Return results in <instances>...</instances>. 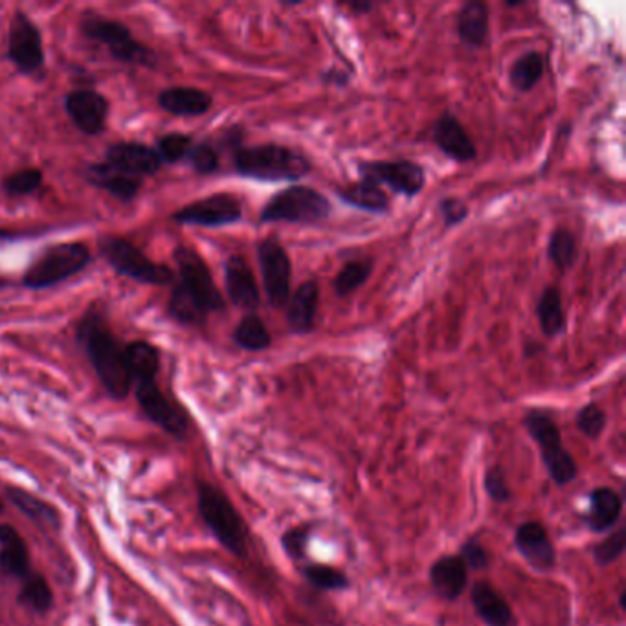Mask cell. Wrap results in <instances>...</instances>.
<instances>
[{"instance_id":"6da1fadb","label":"cell","mask_w":626,"mask_h":626,"mask_svg":"<svg viewBox=\"0 0 626 626\" xmlns=\"http://www.w3.org/2000/svg\"><path fill=\"white\" fill-rule=\"evenodd\" d=\"M175 263L179 278H175L169 298L168 311L184 325H202L208 314L224 311L223 294L213 281L212 270L201 254L191 246L175 248Z\"/></svg>"},{"instance_id":"7a4b0ae2","label":"cell","mask_w":626,"mask_h":626,"mask_svg":"<svg viewBox=\"0 0 626 626\" xmlns=\"http://www.w3.org/2000/svg\"><path fill=\"white\" fill-rule=\"evenodd\" d=\"M78 342L85 349L103 388L114 399H125L131 392V377L125 360V346L114 335L103 314L89 309L79 320Z\"/></svg>"},{"instance_id":"3957f363","label":"cell","mask_w":626,"mask_h":626,"mask_svg":"<svg viewBox=\"0 0 626 626\" xmlns=\"http://www.w3.org/2000/svg\"><path fill=\"white\" fill-rule=\"evenodd\" d=\"M235 173L259 182H298L313 171V162L302 151L281 144L232 146Z\"/></svg>"},{"instance_id":"277c9868","label":"cell","mask_w":626,"mask_h":626,"mask_svg":"<svg viewBox=\"0 0 626 626\" xmlns=\"http://www.w3.org/2000/svg\"><path fill=\"white\" fill-rule=\"evenodd\" d=\"M333 212L331 201L313 186L292 184L270 197L259 213L263 224L287 223L318 226L325 223Z\"/></svg>"},{"instance_id":"5b68a950","label":"cell","mask_w":626,"mask_h":626,"mask_svg":"<svg viewBox=\"0 0 626 626\" xmlns=\"http://www.w3.org/2000/svg\"><path fill=\"white\" fill-rule=\"evenodd\" d=\"M522 423L526 426L527 434L538 445L549 480L559 487L575 481L579 476V467L575 458L564 448L562 434L553 414L548 410L531 408L527 410Z\"/></svg>"},{"instance_id":"8992f818","label":"cell","mask_w":626,"mask_h":626,"mask_svg":"<svg viewBox=\"0 0 626 626\" xmlns=\"http://www.w3.org/2000/svg\"><path fill=\"white\" fill-rule=\"evenodd\" d=\"M197 498L199 513L206 526L210 527L213 537L235 557H245L248 529L243 516L239 515L228 496L212 483L201 481L197 485Z\"/></svg>"},{"instance_id":"52a82bcc","label":"cell","mask_w":626,"mask_h":626,"mask_svg":"<svg viewBox=\"0 0 626 626\" xmlns=\"http://www.w3.org/2000/svg\"><path fill=\"white\" fill-rule=\"evenodd\" d=\"M89 246L83 243H57L48 246L30 263L23 276V287L43 291L56 287L89 267Z\"/></svg>"},{"instance_id":"ba28073f","label":"cell","mask_w":626,"mask_h":626,"mask_svg":"<svg viewBox=\"0 0 626 626\" xmlns=\"http://www.w3.org/2000/svg\"><path fill=\"white\" fill-rule=\"evenodd\" d=\"M81 32L85 37L105 46L109 54L120 63L138 67H155L157 63L155 52L133 37L131 30L120 21L87 12L81 17Z\"/></svg>"},{"instance_id":"9c48e42d","label":"cell","mask_w":626,"mask_h":626,"mask_svg":"<svg viewBox=\"0 0 626 626\" xmlns=\"http://www.w3.org/2000/svg\"><path fill=\"white\" fill-rule=\"evenodd\" d=\"M100 250L112 269L131 280L147 283V285H169V283L173 285L175 283L177 276L168 265H160L157 261L147 258L138 246L123 237H116V235L101 237Z\"/></svg>"},{"instance_id":"30bf717a","label":"cell","mask_w":626,"mask_h":626,"mask_svg":"<svg viewBox=\"0 0 626 626\" xmlns=\"http://www.w3.org/2000/svg\"><path fill=\"white\" fill-rule=\"evenodd\" d=\"M360 179L371 180L377 186H388L395 195L414 199L426 188V171L414 160H369L358 162Z\"/></svg>"},{"instance_id":"8fae6325","label":"cell","mask_w":626,"mask_h":626,"mask_svg":"<svg viewBox=\"0 0 626 626\" xmlns=\"http://www.w3.org/2000/svg\"><path fill=\"white\" fill-rule=\"evenodd\" d=\"M258 261L270 307L285 309L292 294V263L278 237L270 235L259 241Z\"/></svg>"},{"instance_id":"7c38bea8","label":"cell","mask_w":626,"mask_h":626,"mask_svg":"<svg viewBox=\"0 0 626 626\" xmlns=\"http://www.w3.org/2000/svg\"><path fill=\"white\" fill-rule=\"evenodd\" d=\"M8 57L21 74H35L45 67L43 35L24 12H15L8 34Z\"/></svg>"},{"instance_id":"4fadbf2b","label":"cell","mask_w":626,"mask_h":626,"mask_svg":"<svg viewBox=\"0 0 626 626\" xmlns=\"http://www.w3.org/2000/svg\"><path fill=\"white\" fill-rule=\"evenodd\" d=\"M171 219L179 224L219 228L239 223L243 219V206L241 201L230 193H215L180 208L179 212L171 215Z\"/></svg>"},{"instance_id":"5bb4252c","label":"cell","mask_w":626,"mask_h":626,"mask_svg":"<svg viewBox=\"0 0 626 626\" xmlns=\"http://www.w3.org/2000/svg\"><path fill=\"white\" fill-rule=\"evenodd\" d=\"M136 401L144 410L149 421L166 430L175 437H184L190 428V419L177 404L171 403L164 392L158 388L157 379L140 381L133 384Z\"/></svg>"},{"instance_id":"9a60e30c","label":"cell","mask_w":626,"mask_h":626,"mask_svg":"<svg viewBox=\"0 0 626 626\" xmlns=\"http://www.w3.org/2000/svg\"><path fill=\"white\" fill-rule=\"evenodd\" d=\"M65 111L85 135H100L107 125L109 100L94 89H76L65 98Z\"/></svg>"},{"instance_id":"2e32d148","label":"cell","mask_w":626,"mask_h":626,"mask_svg":"<svg viewBox=\"0 0 626 626\" xmlns=\"http://www.w3.org/2000/svg\"><path fill=\"white\" fill-rule=\"evenodd\" d=\"M515 546L529 568L548 573L557 566V549L548 535V529L538 520L520 524L515 533Z\"/></svg>"},{"instance_id":"e0dca14e","label":"cell","mask_w":626,"mask_h":626,"mask_svg":"<svg viewBox=\"0 0 626 626\" xmlns=\"http://www.w3.org/2000/svg\"><path fill=\"white\" fill-rule=\"evenodd\" d=\"M432 142L445 157L469 164L478 158V147L454 112H443L432 127Z\"/></svg>"},{"instance_id":"ac0fdd59","label":"cell","mask_w":626,"mask_h":626,"mask_svg":"<svg viewBox=\"0 0 626 626\" xmlns=\"http://www.w3.org/2000/svg\"><path fill=\"white\" fill-rule=\"evenodd\" d=\"M224 287L228 300L237 309L254 313L261 303L258 281L246 259L234 254L224 263Z\"/></svg>"},{"instance_id":"d6986e66","label":"cell","mask_w":626,"mask_h":626,"mask_svg":"<svg viewBox=\"0 0 626 626\" xmlns=\"http://www.w3.org/2000/svg\"><path fill=\"white\" fill-rule=\"evenodd\" d=\"M105 162L142 180L151 175H157L162 168V160L158 157L155 147H149L140 142L112 144L105 153Z\"/></svg>"},{"instance_id":"ffe728a7","label":"cell","mask_w":626,"mask_h":626,"mask_svg":"<svg viewBox=\"0 0 626 626\" xmlns=\"http://www.w3.org/2000/svg\"><path fill=\"white\" fill-rule=\"evenodd\" d=\"M430 586L439 599L458 601L469 582V570L459 555H445L430 566Z\"/></svg>"},{"instance_id":"44dd1931","label":"cell","mask_w":626,"mask_h":626,"mask_svg":"<svg viewBox=\"0 0 626 626\" xmlns=\"http://www.w3.org/2000/svg\"><path fill=\"white\" fill-rule=\"evenodd\" d=\"M320 285L316 280L303 281L287 303V327L292 335H309L316 329Z\"/></svg>"},{"instance_id":"7402d4cb","label":"cell","mask_w":626,"mask_h":626,"mask_svg":"<svg viewBox=\"0 0 626 626\" xmlns=\"http://www.w3.org/2000/svg\"><path fill=\"white\" fill-rule=\"evenodd\" d=\"M623 496L612 487H595L588 496L584 524L595 535L608 533L623 516Z\"/></svg>"},{"instance_id":"603a6c76","label":"cell","mask_w":626,"mask_h":626,"mask_svg":"<svg viewBox=\"0 0 626 626\" xmlns=\"http://www.w3.org/2000/svg\"><path fill=\"white\" fill-rule=\"evenodd\" d=\"M85 177L92 186L107 191L109 195L123 202L133 201L144 184V180L136 179L122 169L114 168L105 160L87 166Z\"/></svg>"},{"instance_id":"cb8c5ba5","label":"cell","mask_w":626,"mask_h":626,"mask_svg":"<svg viewBox=\"0 0 626 626\" xmlns=\"http://www.w3.org/2000/svg\"><path fill=\"white\" fill-rule=\"evenodd\" d=\"M470 601L474 612L487 626H513L515 614L511 604L489 582H476L470 590Z\"/></svg>"},{"instance_id":"d4e9b609","label":"cell","mask_w":626,"mask_h":626,"mask_svg":"<svg viewBox=\"0 0 626 626\" xmlns=\"http://www.w3.org/2000/svg\"><path fill=\"white\" fill-rule=\"evenodd\" d=\"M158 105L173 116H202L212 109V94L197 87H169L158 94Z\"/></svg>"},{"instance_id":"484cf974","label":"cell","mask_w":626,"mask_h":626,"mask_svg":"<svg viewBox=\"0 0 626 626\" xmlns=\"http://www.w3.org/2000/svg\"><path fill=\"white\" fill-rule=\"evenodd\" d=\"M336 195L347 206L357 208L362 212L388 215L392 210L390 195L371 180L360 179L353 184H347L344 188L336 191Z\"/></svg>"},{"instance_id":"4316f807","label":"cell","mask_w":626,"mask_h":626,"mask_svg":"<svg viewBox=\"0 0 626 626\" xmlns=\"http://www.w3.org/2000/svg\"><path fill=\"white\" fill-rule=\"evenodd\" d=\"M458 37L472 50L485 45L489 37V6L483 0H469L459 8Z\"/></svg>"},{"instance_id":"83f0119b","label":"cell","mask_w":626,"mask_h":626,"mask_svg":"<svg viewBox=\"0 0 626 626\" xmlns=\"http://www.w3.org/2000/svg\"><path fill=\"white\" fill-rule=\"evenodd\" d=\"M0 571L24 581L30 570V553L23 537L12 526H0Z\"/></svg>"},{"instance_id":"f1b7e54d","label":"cell","mask_w":626,"mask_h":626,"mask_svg":"<svg viewBox=\"0 0 626 626\" xmlns=\"http://www.w3.org/2000/svg\"><path fill=\"white\" fill-rule=\"evenodd\" d=\"M125 360L131 377V388L135 382L157 379L160 371V353L157 347L146 340H136L125 346Z\"/></svg>"},{"instance_id":"f546056e","label":"cell","mask_w":626,"mask_h":626,"mask_svg":"<svg viewBox=\"0 0 626 626\" xmlns=\"http://www.w3.org/2000/svg\"><path fill=\"white\" fill-rule=\"evenodd\" d=\"M537 318L542 333L548 338H557L568 327L566 313L562 307V296L559 287L548 285L537 302Z\"/></svg>"},{"instance_id":"4dcf8cb0","label":"cell","mask_w":626,"mask_h":626,"mask_svg":"<svg viewBox=\"0 0 626 626\" xmlns=\"http://www.w3.org/2000/svg\"><path fill=\"white\" fill-rule=\"evenodd\" d=\"M232 340L235 346L245 351H252V353L265 351L272 346V335L265 322L261 320V316L256 313H248L241 318V322L235 325Z\"/></svg>"},{"instance_id":"1f68e13d","label":"cell","mask_w":626,"mask_h":626,"mask_svg":"<svg viewBox=\"0 0 626 626\" xmlns=\"http://www.w3.org/2000/svg\"><path fill=\"white\" fill-rule=\"evenodd\" d=\"M546 61L538 50H529L516 59L509 70V83L516 92H531L544 76Z\"/></svg>"},{"instance_id":"d6a6232c","label":"cell","mask_w":626,"mask_h":626,"mask_svg":"<svg viewBox=\"0 0 626 626\" xmlns=\"http://www.w3.org/2000/svg\"><path fill=\"white\" fill-rule=\"evenodd\" d=\"M300 573L305 581L320 592H344L351 586L346 573L335 566L307 562L300 568Z\"/></svg>"},{"instance_id":"836d02e7","label":"cell","mask_w":626,"mask_h":626,"mask_svg":"<svg viewBox=\"0 0 626 626\" xmlns=\"http://www.w3.org/2000/svg\"><path fill=\"white\" fill-rule=\"evenodd\" d=\"M548 258L560 272H568L579 259V246L568 228H557L549 235Z\"/></svg>"},{"instance_id":"e575fe53","label":"cell","mask_w":626,"mask_h":626,"mask_svg":"<svg viewBox=\"0 0 626 626\" xmlns=\"http://www.w3.org/2000/svg\"><path fill=\"white\" fill-rule=\"evenodd\" d=\"M373 269H375V265L371 259L347 261L333 280V291L336 292V296L346 298L349 294L360 289L369 280V276L373 274Z\"/></svg>"},{"instance_id":"d590c367","label":"cell","mask_w":626,"mask_h":626,"mask_svg":"<svg viewBox=\"0 0 626 626\" xmlns=\"http://www.w3.org/2000/svg\"><path fill=\"white\" fill-rule=\"evenodd\" d=\"M8 496H10L13 504L23 511L24 515L30 516L37 524L56 527V529L59 527V515H57L56 509L45 504L43 500H39L34 494L21 491V489H10Z\"/></svg>"},{"instance_id":"8d00e7d4","label":"cell","mask_w":626,"mask_h":626,"mask_svg":"<svg viewBox=\"0 0 626 626\" xmlns=\"http://www.w3.org/2000/svg\"><path fill=\"white\" fill-rule=\"evenodd\" d=\"M21 599L24 603L28 604L35 612H48L52 601H54V595L52 590L48 586L45 577L39 575V573H30L23 581V588H21Z\"/></svg>"},{"instance_id":"74e56055","label":"cell","mask_w":626,"mask_h":626,"mask_svg":"<svg viewBox=\"0 0 626 626\" xmlns=\"http://www.w3.org/2000/svg\"><path fill=\"white\" fill-rule=\"evenodd\" d=\"M314 524H300V526L291 527L281 535V548L285 551V555L294 562H303L307 559V551H309V542L314 533Z\"/></svg>"},{"instance_id":"f35d334b","label":"cell","mask_w":626,"mask_h":626,"mask_svg":"<svg viewBox=\"0 0 626 626\" xmlns=\"http://www.w3.org/2000/svg\"><path fill=\"white\" fill-rule=\"evenodd\" d=\"M43 186V171L37 168H26L15 171L2 182V188L12 197L32 195Z\"/></svg>"},{"instance_id":"ab89813d","label":"cell","mask_w":626,"mask_h":626,"mask_svg":"<svg viewBox=\"0 0 626 626\" xmlns=\"http://www.w3.org/2000/svg\"><path fill=\"white\" fill-rule=\"evenodd\" d=\"M191 146H193V136L184 135V133H169L158 138L155 151L162 160V164H177L188 157Z\"/></svg>"},{"instance_id":"60d3db41","label":"cell","mask_w":626,"mask_h":626,"mask_svg":"<svg viewBox=\"0 0 626 626\" xmlns=\"http://www.w3.org/2000/svg\"><path fill=\"white\" fill-rule=\"evenodd\" d=\"M608 423L606 412L597 403H588L582 406L581 410L575 415V425L582 436L588 439H599L603 436L604 428Z\"/></svg>"},{"instance_id":"b9f144b4","label":"cell","mask_w":626,"mask_h":626,"mask_svg":"<svg viewBox=\"0 0 626 626\" xmlns=\"http://www.w3.org/2000/svg\"><path fill=\"white\" fill-rule=\"evenodd\" d=\"M626 548V527H619L617 531H614L612 535L603 538L601 542H597L593 546V560L599 564V566H610L614 564L615 560L621 559Z\"/></svg>"},{"instance_id":"7bdbcfd3","label":"cell","mask_w":626,"mask_h":626,"mask_svg":"<svg viewBox=\"0 0 626 626\" xmlns=\"http://www.w3.org/2000/svg\"><path fill=\"white\" fill-rule=\"evenodd\" d=\"M186 158L199 175H212L221 166L219 149L212 142H193Z\"/></svg>"},{"instance_id":"ee69618b","label":"cell","mask_w":626,"mask_h":626,"mask_svg":"<svg viewBox=\"0 0 626 626\" xmlns=\"http://www.w3.org/2000/svg\"><path fill=\"white\" fill-rule=\"evenodd\" d=\"M483 487H485L487 496L496 504H505L511 500V489H509L507 474H505L502 465H491L489 469L485 470Z\"/></svg>"},{"instance_id":"f6af8a7d","label":"cell","mask_w":626,"mask_h":626,"mask_svg":"<svg viewBox=\"0 0 626 626\" xmlns=\"http://www.w3.org/2000/svg\"><path fill=\"white\" fill-rule=\"evenodd\" d=\"M437 212L447 228H454L469 219V204L459 197H443L437 204Z\"/></svg>"},{"instance_id":"bcb514c9","label":"cell","mask_w":626,"mask_h":626,"mask_svg":"<svg viewBox=\"0 0 626 626\" xmlns=\"http://www.w3.org/2000/svg\"><path fill=\"white\" fill-rule=\"evenodd\" d=\"M459 557L465 562L467 570H485L491 564V557L478 537H472L459 549Z\"/></svg>"},{"instance_id":"7dc6e473","label":"cell","mask_w":626,"mask_h":626,"mask_svg":"<svg viewBox=\"0 0 626 626\" xmlns=\"http://www.w3.org/2000/svg\"><path fill=\"white\" fill-rule=\"evenodd\" d=\"M322 81L327 85H335V87H346L349 83V76L344 70H338V68H329L322 74Z\"/></svg>"},{"instance_id":"c3c4849f","label":"cell","mask_w":626,"mask_h":626,"mask_svg":"<svg viewBox=\"0 0 626 626\" xmlns=\"http://www.w3.org/2000/svg\"><path fill=\"white\" fill-rule=\"evenodd\" d=\"M340 6L351 10L355 15H366V13L373 12L375 8V4L369 0H346V2H340Z\"/></svg>"},{"instance_id":"681fc988","label":"cell","mask_w":626,"mask_h":626,"mask_svg":"<svg viewBox=\"0 0 626 626\" xmlns=\"http://www.w3.org/2000/svg\"><path fill=\"white\" fill-rule=\"evenodd\" d=\"M538 349H540V346H538L537 342H531V340H529L526 346H524V357H535L538 353Z\"/></svg>"},{"instance_id":"f907efd6","label":"cell","mask_w":626,"mask_h":626,"mask_svg":"<svg viewBox=\"0 0 626 626\" xmlns=\"http://www.w3.org/2000/svg\"><path fill=\"white\" fill-rule=\"evenodd\" d=\"M626 590H625V586H623V588H621V592H619V608H621V610H623V612H625L626 610Z\"/></svg>"},{"instance_id":"816d5d0a","label":"cell","mask_w":626,"mask_h":626,"mask_svg":"<svg viewBox=\"0 0 626 626\" xmlns=\"http://www.w3.org/2000/svg\"><path fill=\"white\" fill-rule=\"evenodd\" d=\"M505 6L507 8H520V6H524V2H505Z\"/></svg>"},{"instance_id":"f5cc1de1","label":"cell","mask_w":626,"mask_h":626,"mask_svg":"<svg viewBox=\"0 0 626 626\" xmlns=\"http://www.w3.org/2000/svg\"><path fill=\"white\" fill-rule=\"evenodd\" d=\"M6 285H8V283H6V281L0 280V289H4V287H6Z\"/></svg>"},{"instance_id":"db71d44e","label":"cell","mask_w":626,"mask_h":626,"mask_svg":"<svg viewBox=\"0 0 626 626\" xmlns=\"http://www.w3.org/2000/svg\"><path fill=\"white\" fill-rule=\"evenodd\" d=\"M2 511H4V507H2V502H0V513H2Z\"/></svg>"}]
</instances>
